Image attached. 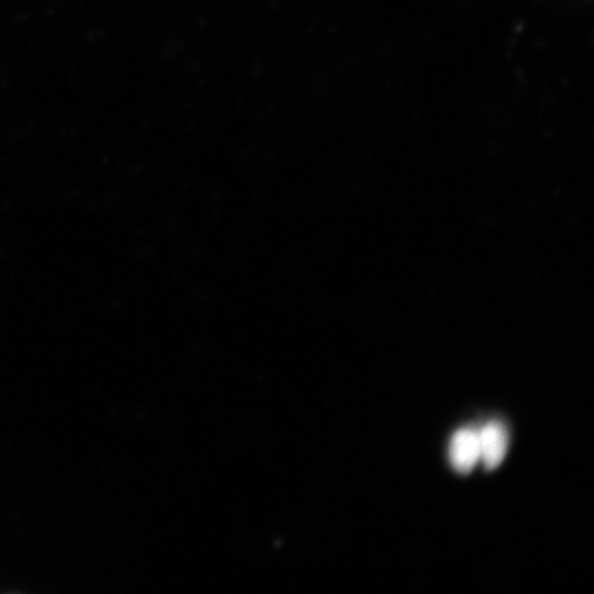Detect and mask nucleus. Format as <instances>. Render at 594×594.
Segmentation results:
<instances>
[{
    "instance_id": "f257e3e1",
    "label": "nucleus",
    "mask_w": 594,
    "mask_h": 594,
    "mask_svg": "<svg viewBox=\"0 0 594 594\" xmlns=\"http://www.w3.org/2000/svg\"><path fill=\"white\" fill-rule=\"evenodd\" d=\"M480 458L486 471H492L503 461L507 449L505 427L496 421L485 425L477 433Z\"/></svg>"
},
{
    "instance_id": "f03ea898",
    "label": "nucleus",
    "mask_w": 594,
    "mask_h": 594,
    "mask_svg": "<svg viewBox=\"0 0 594 594\" xmlns=\"http://www.w3.org/2000/svg\"><path fill=\"white\" fill-rule=\"evenodd\" d=\"M449 454L457 472L470 473L480 459L477 433L471 429L458 430L452 437Z\"/></svg>"
}]
</instances>
